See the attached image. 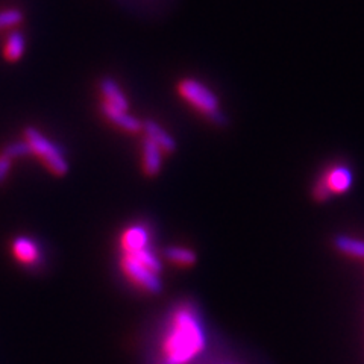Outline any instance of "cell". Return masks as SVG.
<instances>
[{"label":"cell","instance_id":"obj_14","mask_svg":"<svg viewBox=\"0 0 364 364\" xmlns=\"http://www.w3.org/2000/svg\"><path fill=\"white\" fill-rule=\"evenodd\" d=\"M164 257L178 266H193L196 263V254L188 247L170 246L164 249Z\"/></svg>","mask_w":364,"mask_h":364},{"label":"cell","instance_id":"obj_2","mask_svg":"<svg viewBox=\"0 0 364 364\" xmlns=\"http://www.w3.org/2000/svg\"><path fill=\"white\" fill-rule=\"evenodd\" d=\"M178 91L182 99L188 102L193 108L202 112L205 117H208L214 123H222L225 120L222 116L219 97L215 96L208 85H205L198 79L187 77L179 82Z\"/></svg>","mask_w":364,"mask_h":364},{"label":"cell","instance_id":"obj_6","mask_svg":"<svg viewBox=\"0 0 364 364\" xmlns=\"http://www.w3.org/2000/svg\"><path fill=\"white\" fill-rule=\"evenodd\" d=\"M151 235L149 230L143 225H132L122 234V249L123 254H132L136 250L149 247Z\"/></svg>","mask_w":364,"mask_h":364},{"label":"cell","instance_id":"obj_1","mask_svg":"<svg viewBox=\"0 0 364 364\" xmlns=\"http://www.w3.org/2000/svg\"><path fill=\"white\" fill-rule=\"evenodd\" d=\"M207 348V331L193 304H181L170 314L161 346L159 364H191Z\"/></svg>","mask_w":364,"mask_h":364},{"label":"cell","instance_id":"obj_4","mask_svg":"<svg viewBox=\"0 0 364 364\" xmlns=\"http://www.w3.org/2000/svg\"><path fill=\"white\" fill-rule=\"evenodd\" d=\"M122 269L124 272V275H127L132 282H135L136 286L141 287L143 290L154 294L163 290V282H161V278H159V273L143 266L140 261H136L134 257L123 254Z\"/></svg>","mask_w":364,"mask_h":364},{"label":"cell","instance_id":"obj_17","mask_svg":"<svg viewBox=\"0 0 364 364\" xmlns=\"http://www.w3.org/2000/svg\"><path fill=\"white\" fill-rule=\"evenodd\" d=\"M2 154L5 156H8L9 159H14V158H21V156L32 155V149H31L29 143L26 140H23V141H16V143L8 144Z\"/></svg>","mask_w":364,"mask_h":364},{"label":"cell","instance_id":"obj_5","mask_svg":"<svg viewBox=\"0 0 364 364\" xmlns=\"http://www.w3.org/2000/svg\"><path fill=\"white\" fill-rule=\"evenodd\" d=\"M322 181L331 195H334V193L336 195H343V193L350 190L352 182H354V173L346 166H334L322 176Z\"/></svg>","mask_w":364,"mask_h":364},{"label":"cell","instance_id":"obj_7","mask_svg":"<svg viewBox=\"0 0 364 364\" xmlns=\"http://www.w3.org/2000/svg\"><path fill=\"white\" fill-rule=\"evenodd\" d=\"M100 109L109 122H112L114 124H116V127L122 128L123 131L135 134V132H140L141 128H143V122H140L136 117L131 116L128 111L114 108L109 104H107V102H102Z\"/></svg>","mask_w":364,"mask_h":364},{"label":"cell","instance_id":"obj_12","mask_svg":"<svg viewBox=\"0 0 364 364\" xmlns=\"http://www.w3.org/2000/svg\"><path fill=\"white\" fill-rule=\"evenodd\" d=\"M334 246L341 254L364 259V240L363 238L340 234L334 238Z\"/></svg>","mask_w":364,"mask_h":364},{"label":"cell","instance_id":"obj_11","mask_svg":"<svg viewBox=\"0 0 364 364\" xmlns=\"http://www.w3.org/2000/svg\"><path fill=\"white\" fill-rule=\"evenodd\" d=\"M163 151L151 141L144 139L143 141V168L144 173L149 176H155L161 172L163 167Z\"/></svg>","mask_w":364,"mask_h":364},{"label":"cell","instance_id":"obj_3","mask_svg":"<svg viewBox=\"0 0 364 364\" xmlns=\"http://www.w3.org/2000/svg\"><path fill=\"white\" fill-rule=\"evenodd\" d=\"M25 140L31 146L32 155H38L52 173L64 176L68 172V161L63 151L55 143L46 139L38 129L28 127L25 129Z\"/></svg>","mask_w":364,"mask_h":364},{"label":"cell","instance_id":"obj_16","mask_svg":"<svg viewBox=\"0 0 364 364\" xmlns=\"http://www.w3.org/2000/svg\"><path fill=\"white\" fill-rule=\"evenodd\" d=\"M23 20H25V16H23L20 9L0 11V29L17 26Z\"/></svg>","mask_w":364,"mask_h":364},{"label":"cell","instance_id":"obj_18","mask_svg":"<svg viewBox=\"0 0 364 364\" xmlns=\"http://www.w3.org/2000/svg\"><path fill=\"white\" fill-rule=\"evenodd\" d=\"M11 163H13V159H9V158L5 156L4 154H0V186L4 184V181H5L6 176L9 175Z\"/></svg>","mask_w":364,"mask_h":364},{"label":"cell","instance_id":"obj_8","mask_svg":"<svg viewBox=\"0 0 364 364\" xmlns=\"http://www.w3.org/2000/svg\"><path fill=\"white\" fill-rule=\"evenodd\" d=\"M141 129L146 134V139L154 141L164 154H170L176 149V141L173 136L155 120H146Z\"/></svg>","mask_w":364,"mask_h":364},{"label":"cell","instance_id":"obj_10","mask_svg":"<svg viewBox=\"0 0 364 364\" xmlns=\"http://www.w3.org/2000/svg\"><path fill=\"white\" fill-rule=\"evenodd\" d=\"M13 250L16 258L21 261L23 264L33 266L40 263L41 259L38 245H36V242H32L28 237H17L13 242Z\"/></svg>","mask_w":364,"mask_h":364},{"label":"cell","instance_id":"obj_15","mask_svg":"<svg viewBox=\"0 0 364 364\" xmlns=\"http://www.w3.org/2000/svg\"><path fill=\"white\" fill-rule=\"evenodd\" d=\"M131 257H134L136 261H140V263L146 267H149L151 270L159 273L163 270V264L161 261H159L158 255H155L154 250L151 247H144L141 250H136V252H132V254H128Z\"/></svg>","mask_w":364,"mask_h":364},{"label":"cell","instance_id":"obj_9","mask_svg":"<svg viewBox=\"0 0 364 364\" xmlns=\"http://www.w3.org/2000/svg\"><path fill=\"white\" fill-rule=\"evenodd\" d=\"M99 88H100L102 96H104V102H107V104L123 111L129 109V102L127 96H124L122 88L116 81H114V79L104 77L99 82Z\"/></svg>","mask_w":364,"mask_h":364},{"label":"cell","instance_id":"obj_13","mask_svg":"<svg viewBox=\"0 0 364 364\" xmlns=\"http://www.w3.org/2000/svg\"><path fill=\"white\" fill-rule=\"evenodd\" d=\"M25 48H26V40L23 37V33L13 32L5 43V50H4L5 58L9 63L18 61L23 56V53H25Z\"/></svg>","mask_w":364,"mask_h":364}]
</instances>
